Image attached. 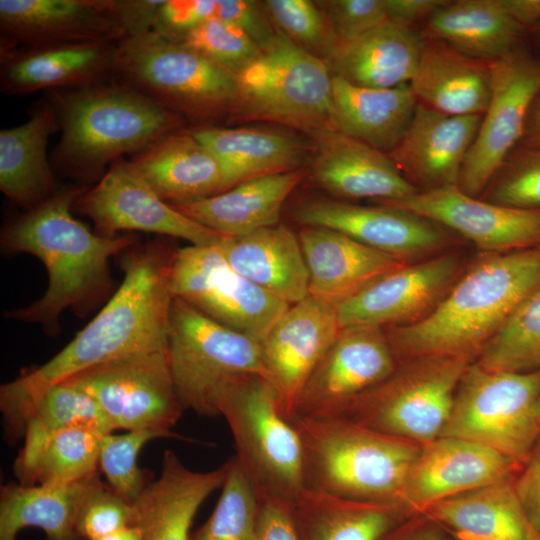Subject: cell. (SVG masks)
<instances>
[{
	"instance_id": "cell-1",
	"label": "cell",
	"mask_w": 540,
	"mask_h": 540,
	"mask_svg": "<svg viewBox=\"0 0 540 540\" xmlns=\"http://www.w3.org/2000/svg\"><path fill=\"white\" fill-rule=\"evenodd\" d=\"M176 249L161 237L118 254L123 280L98 314L50 360L1 385L8 440L23 437L33 404L52 385L104 362L167 348L174 299L169 275Z\"/></svg>"
},
{
	"instance_id": "cell-2",
	"label": "cell",
	"mask_w": 540,
	"mask_h": 540,
	"mask_svg": "<svg viewBox=\"0 0 540 540\" xmlns=\"http://www.w3.org/2000/svg\"><path fill=\"white\" fill-rule=\"evenodd\" d=\"M86 188L61 187L2 228V248L37 257L49 277L41 298L27 307L5 312L6 318L40 324L53 336L61 330L59 319L66 309L84 318L110 298V259L139 239L131 232L99 234L74 218L73 205Z\"/></svg>"
},
{
	"instance_id": "cell-3",
	"label": "cell",
	"mask_w": 540,
	"mask_h": 540,
	"mask_svg": "<svg viewBox=\"0 0 540 540\" xmlns=\"http://www.w3.org/2000/svg\"><path fill=\"white\" fill-rule=\"evenodd\" d=\"M540 285V246L483 253L422 319L383 328L397 362L422 356L477 359Z\"/></svg>"
},
{
	"instance_id": "cell-4",
	"label": "cell",
	"mask_w": 540,
	"mask_h": 540,
	"mask_svg": "<svg viewBox=\"0 0 540 540\" xmlns=\"http://www.w3.org/2000/svg\"><path fill=\"white\" fill-rule=\"evenodd\" d=\"M51 100L62 131L55 165L84 184L98 182L122 155L139 154L182 126L180 114L120 82L68 89Z\"/></svg>"
},
{
	"instance_id": "cell-5",
	"label": "cell",
	"mask_w": 540,
	"mask_h": 540,
	"mask_svg": "<svg viewBox=\"0 0 540 540\" xmlns=\"http://www.w3.org/2000/svg\"><path fill=\"white\" fill-rule=\"evenodd\" d=\"M292 422L302 440L306 488L402 506L422 445L343 416H298Z\"/></svg>"
},
{
	"instance_id": "cell-6",
	"label": "cell",
	"mask_w": 540,
	"mask_h": 540,
	"mask_svg": "<svg viewBox=\"0 0 540 540\" xmlns=\"http://www.w3.org/2000/svg\"><path fill=\"white\" fill-rule=\"evenodd\" d=\"M215 406L231 430L235 458L258 494L292 503L306 488L303 445L282 412L274 384L258 374L236 376L218 391Z\"/></svg>"
},
{
	"instance_id": "cell-7",
	"label": "cell",
	"mask_w": 540,
	"mask_h": 540,
	"mask_svg": "<svg viewBox=\"0 0 540 540\" xmlns=\"http://www.w3.org/2000/svg\"><path fill=\"white\" fill-rule=\"evenodd\" d=\"M232 111L244 119L280 123L313 134L334 130L329 64L279 30L238 76Z\"/></svg>"
},
{
	"instance_id": "cell-8",
	"label": "cell",
	"mask_w": 540,
	"mask_h": 540,
	"mask_svg": "<svg viewBox=\"0 0 540 540\" xmlns=\"http://www.w3.org/2000/svg\"><path fill=\"white\" fill-rule=\"evenodd\" d=\"M167 108L197 118L233 110L238 77L154 31L117 43L114 73Z\"/></svg>"
},
{
	"instance_id": "cell-9",
	"label": "cell",
	"mask_w": 540,
	"mask_h": 540,
	"mask_svg": "<svg viewBox=\"0 0 540 540\" xmlns=\"http://www.w3.org/2000/svg\"><path fill=\"white\" fill-rule=\"evenodd\" d=\"M539 397L540 368L493 371L473 361L458 383L440 436L483 444L523 465L540 436Z\"/></svg>"
},
{
	"instance_id": "cell-10",
	"label": "cell",
	"mask_w": 540,
	"mask_h": 540,
	"mask_svg": "<svg viewBox=\"0 0 540 540\" xmlns=\"http://www.w3.org/2000/svg\"><path fill=\"white\" fill-rule=\"evenodd\" d=\"M471 362L446 356L399 362L391 376L336 416L424 445L441 435L458 383Z\"/></svg>"
},
{
	"instance_id": "cell-11",
	"label": "cell",
	"mask_w": 540,
	"mask_h": 540,
	"mask_svg": "<svg viewBox=\"0 0 540 540\" xmlns=\"http://www.w3.org/2000/svg\"><path fill=\"white\" fill-rule=\"evenodd\" d=\"M167 352L184 409L200 415H217L216 395L232 378L258 374L270 380L257 340L221 325L175 297Z\"/></svg>"
},
{
	"instance_id": "cell-12",
	"label": "cell",
	"mask_w": 540,
	"mask_h": 540,
	"mask_svg": "<svg viewBox=\"0 0 540 540\" xmlns=\"http://www.w3.org/2000/svg\"><path fill=\"white\" fill-rule=\"evenodd\" d=\"M169 285L173 297L259 343L290 307L237 273L220 244L177 248Z\"/></svg>"
},
{
	"instance_id": "cell-13",
	"label": "cell",
	"mask_w": 540,
	"mask_h": 540,
	"mask_svg": "<svg viewBox=\"0 0 540 540\" xmlns=\"http://www.w3.org/2000/svg\"><path fill=\"white\" fill-rule=\"evenodd\" d=\"M65 381L95 400L114 431L172 433L184 410L175 389L167 348L104 362Z\"/></svg>"
},
{
	"instance_id": "cell-14",
	"label": "cell",
	"mask_w": 540,
	"mask_h": 540,
	"mask_svg": "<svg viewBox=\"0 0 540 540\" xmlns=\"http://www.w3.org/2000/svg\"><path fill=\"white\" fill-rule=\"evenodd\" d=\"M491 97L464 160L458 187L483 194L507 156L522 140L530 108L540 94V62L514 50L493 60Z\"/></svg>"
},
{
	"instance_id": "cell-15",
	"label": "cell",
	"mask_w": 540,
	"mask_h": 540,
	"mask_svg": "<svg viewBox=\"0 0 540 540\" xmlns=\"http://www.w3.org/2000/svg\"><path fill=\"white\" fill-rule=\"evenodd\" d=\"M73 211L89 217L99 234L141 231L180 238L190 245L220 244L225 236L163 200L130 161L112 163L101 179L75 200Z\"/></svg>"
},
{
	"instance_id": "cell-16",
	"label": "cell",
	"mask_w": 540,
	"mask_h": 540,
	"mask_svg": "<svg viewBox=\"0 0 540 540\" xmlns=\"http://www.w3.org/2000/svg\"><path fill=\"white\" fill-rule=\"evenodd\" d=\"M468 263L450 249L406 262L375 279L336 308L341 328L414 323L445 297Z\"/></svg>"
},
{
	"instance_id": "cell-17",
	"label": "cell",
	"mask_w": 540,
	"mask_h": 540,
	"mask_svg": "<svg viewBox=\"0 0 540 540\" xmlns=\"http://www.w3.org/2000/svg\"><path fill=\"white\" fill-rule=\"evenodd\" d=\"M302 226L328 228L405 262L450 250L452 231L412 212L380 204L363 206L332 199H312L294 210Z\"/></svg>"
},
{
	"instance_id": "cell-18",
	"label": "cell",
	"mask_w": 540,
	"mask_h": 540,
	"mask_svg": "<svg viewBox=\"0 0 540 540\" xmlns=\"http://www.w3.org/2000/svg\"><path fill=\"white\" fill-rule=\"evenodd\" d=\"M397 365L383 328H343L306 381L293 418L338 415L391 376Z\"/></svg>"
},
{
	"instance_id": "cell-19",
	"label": "cell",
	"mask_w": 540,
	"mask_h": 540,
	"mask_svg": "<svg viewBox=\"0 0 540 540\" xmlns=\"http://www.w3.org/2000/svg\"><path fill=\"white\" fill-rule=\"evenodd\" d=\"M378 203L436 222L469 240L483 253L540 246V210L492 203L464 193L457 185Z\"/></svg>"
},
{
	"instance_id": "cell-20",
	"label": "cell",
	"mask_w": 540,
	"mask_h": 540,
	"mask_svg": "<svg viewBox=\"0 0 540 540\" xmlns=\"http://www.w3.org/2000/svg\"><path fill=\"white\" fill-rule=\"evenodd\" d=\"M522 465L483 444L439 436L421 446L404 487L401 505L422 514L432 505L517 476Z\"/></svg>"
},
{
	"instance_id": "cell-21",
	"label": "cell",
	"mask_w": 540,
	"mask_h": 540,
	"mask_svg": "<svg viewBox=\"0 0 540 540\" xmlns=\"http://www.w3.org/2000/svg\"><path fill=\"white\" fill-rule=\"evenodd\" d=\"M341 330L336 308L308 296L291 305L260 342L265 367L289 420L306 381Z\"/></svg>"
},
{
	"instance_id": "cell-22",
	"label": "cell",
	"mask_w": 540,
	"mask_h": 540,
	"mask_svg": "<svg viewBox=\"0 0 540 540\" xmlns=\"http://www.w3.org/2000/svg\"><path fill=\"white\" fill-rule=\"evenodd\" d=\"M1 57L18 45L118 43L125 30L110 0H0Z\"/></svg>"
},
{
	"instance_id": "cell-23",
	"label": "cell",
	"mask_w": 540,
	"mask_h": 540,
	"mask_svg": "<svg viewBox=\"0 0 540 540\" xmlns=\"http://www.w3.org/2000/svg\"><path fill=\"white\" fill-rule=\"evenodd\" d=\"M482 116H455L417 104L413 118L388 154L419 192L458 185Z\"/></svg>"
},
{
	"instance_id": "cell-24",
	"label": "cell",
	"mask_w": 540,
	"mask_h": 540,
	"mask_svg": "<svg viewBox=\"0 0 540 540\" xmlns=\"http://www.w3.org/2000/svg\"><path fill=\"white\" fill-rule=\"evenodd\" d=\"M316 139L312 177L329 193L382 202L402 200L419 192L388 154L335 130H328Z\"/></svg>"
},
{
	"instance_id": "cell-25",
	"label": "cell",
	"mask_w": 540,
	"mask_h": 540,
	"mask_svg": "<svg viewBox=\"0 0 540 540\" xmlns=\"http://www.w3.org/2000/svg\"><path fill=\"white\" fill-rule=\"evenodd\" d=\"M298 237L309 274V296L334 307L406 263L328 228L302 226Z\"/></svg>"
},
{
	"instance_id": "cell-26",
	"label": "cell",
	"mask_w": 540,
	"mask_h": 540,
	"mask_svg": "<svg viewBox=\"0 0 540 540\" xmlns=\"http://www.w3.org/2000/svg\"><path fill=\"white\" fill-rule=\"evenodd\" d=\"M117 43L73 42L15 50L1 57V86L13 94L102 83L114 73Z\"/></svg>"
},
{
	"instance_id": "cell-27",
	"label": "cell",
	"mask_w": 540,
	"mask_h": 540,
	"mask_svg": "<svg viewBox=\"0 0 540 540\" xmlns=\"http://www.w3.org/2000/svg\"><path fill=\"white\" fill-rule=\"evenodd\" d=\"M228 470L229 460L210 471H194L166 450L159 477L134 503L142 540H189L200 506L222 487Z\"/></svg>"
},
{
	"instance_id": "cell-28",
	"label": "cell",
	"mask_w": 540,
	"mask_h": 540,
	"mask_svg": "<svg viewBox=\"0 0 540 540\" xmlns=\"http://www.w3.org/2000/svg\"><path fill=\"white\" fill-rule=\"evenodd\" d=\"M130 162L153 190L172 205L230 189L223 165L191 130L167 135Z\"/></svg>"
},
{
	"instance_id": "cell-29",
	"label": "cell",
	"mask_w": 540,
	"mask_h": 540,
	"mask_svg": "<svg viewBox=\"0 0 540 540\" xmlns=\"http://www.w3.org/2000/svg\"><path fill=\"white\" fill-rule=\"evenodd\" d=\"M491 82L489 61L466 55L442 41L425 39L409 85L419 103L436 111L483 116L491 97Z\"/></svg>"
},
{
	"instance_id": "cell-30",
	"label": "cell",
	"mask_w": 540,
	"mask_h": 540,
	"mask_svg": "<svg viewBox=\"0 0 540 540\" xmlns=\"http://www.w3.org/2000/svg\"><path fill=\"white\" fill-rule=\"evenodd\" d=\"M230 266L240 275L290 306L309 296V274L299 237L284 225L220 243Z\"/></svg>"
},
{
	"instance_id": "cell-31",
	"label": "cell",
	"mask_w": 540,
	"mask_h": 540,
	"mask_svg": "<svg viewBox=\"0 0 540 540\" xmlns=\"http://www.w3.org/2000/svg\"><path fill=\"white\" fill-rule=\"evenodd\" d=\"M492 483L440 501L422 514L455 540H540L514 486Z\"/></svg>"
},
{
	"instance_id": "cell-32",
	"label": "cell",
	"mask_w": 540,
	"mask_h": 540,
	"mask_svg": "<svg viewBox=\"0 0 540 540\" xmlns=\"http://www.w3.org/2000/svg\"><path fill=\"white\" fill-rule=\"evenodd\" d=\"M418 100L409 84L370 88L332 79L333 129L389 154L407 130Z\"/></svg>"
},
{
	"instance_id": "cell-33",
	"label": "cell",
	"mask_w": 540,
	"mask_h": 540,
	"mask_svg": "<svg viewBox=\"0 0 540 540\" xmlns=\"http://www.w3.org/2000/svg\"><path fill=\"white\" fill-rule=\"evenodd\" d=\"M424 42L412 27L387 20L338 45L328 64L334 76L351 84L392 88L411 82Z\"/></svg>"
},
{
	"instance_id": "cell-34",
	"label": "cell",
	"mask_w": 540,
	"mask_h": 540,
	"mask_svg": "<svg viewBox=\"0 0 540 540\" xmlns=\"http://www.w3.org/2000/svg\"><path fill=\"white\" fill-rule=\"evenodd\" d=\"M302 178L300 169L257 177L219 194L173 206L225 237L242 236L277 225L284 202Z\"/></svg>"
},
{
	"instance_id": "cell-35",
	"label": "cell",
	"mask_w": 540,
	"mask_h": 540,
	"mask_svg": "<svg viewBox=\"0 0 540 540\" xmlns=\"http://www.w3.org/2000/svg\"><path fill=\"white\" fill-rule=\"evenodd\" d=\"M52 103L33 110L25 123L0 132V189L11 202L31 210L52 197L61 187L47 159V144L57 128Z\"/></svg>"
},
{
	"instance_id": "cell-36",
	"label": "cell",
	"mask_w": 540,
	"mask_h": 540,
	"mask_svg": "<svg viewBox=\"0 0 540 540\" xmlns=\"http://www.w3.org/2000/svg\"><path fill=\"white\" fill-rule=\"evenodd\" d=\"M99 471L64 484L22 485L0 490V540H17L24 528L41 529L47 540H83L76 520L87 496L102 484Z\"/></svg>"
},
{
	"instance_id": "cell-37",
	"label": "cell",
	"mask_w": 540,
	"mask_h": 540,
	"mask_svg": "<svg viewBox=\"0 0 540 540\" xmlns=\"http://www.w3.org/2000/svg\"><path fill=\"white\" fill-rule=\"evenodd\" d=\"M291 508L299 540H380L413 516L400 505L352 500L309 488Z\"/></svg>"
},
{
	"instance_id": "cell-38",
	"label": "cell",
	"mask_w": 540,
	"mask_h": 540,
	"mask_svg": "<svg viewBox=\"0 0 540 540\" xmlns=\"http://www.w3.org/2000/svg\"><path fill=\"white\" fill-rule=\"evenodd\" d=\"M193 135L219 159L229 187L257 177L299 170L308 147L297 137L256 127H201Z\"/></svg>"
},
{
	"instance_id": "cell-39",
	"label": "cell",
	"mask_w": 540,
	"mask_h": 540,
	"mask_svg": "<svg viewBox=\"0 0 540 540\" xmlns=\"http://www.w3.org/2000/svg\"><path fill=\"white\" fill-rule=\"evenodd\" d=\"M522 28L499 0H459L449 1L431 15L424 31L426 39L489 61L513 51Z\"/></svg>"
},
{
	"instance_id": "cell-40",
	"label": "cell",
	"mask_w": 540,
	"mask_h": 540,
	"mask_svg": "<svg viewBox=\"0 0 540 540\" xmlns=\"http://www.w3.org/2000/svg\"><path fill=\"white\" fill-rule=\"evenodd\" d=\"M84 427L102 434L114 432L95 400L85 391L63 381L46 389L33 404L23 435L24 444L14 462L21 482L45 441L55 432Z\"/></svg>"
},
{
	"instance_id": "cell-41",
	"label": "cell",
	"mask_w": 540,
	"mask_h": 540,
	"mask_svg": "<svg viewBox=\"0 0 540 540\" xmlns=\"http://www.w3.org/2000/svg\"><path fill=\"white\" fill-rule=\"evenodd\" d=\"M103 435L84 427L66 428L53 433L19 484H64L98 472Z\"/></svg>"
},
{
	"instance_id": "cell-42",
	"label": "cell",
	"mask_w": 540,
	"mask_h": 540,
	"mask_svg": "<svg viewBox=\"0 0 540 540\" xmlns=\"http://www.w3.org/2000/svg\"><path fill=\"white\" fill-rule=\"evenodd\" d=\"M259 513L258 491L234 456L213 512L189 540H257Z\"/></svg>"
},
{
	"instance_id": "cell-43",
	"label": "cell",
	"mask_w": 540,
	"mask_h": 540,
	"mask_svg": "<svg viewBox=\"0 0 540 540\" xmlns=\"http://www.w3.org/2000/svg\"><path fill=\"white\" fill-rule=\"evenodd\" d=\"M475 362L493 371L540 368V285L519 305Z\"/></svg>"
},
{
	"instance_id": "cell-44",
	"label": "cell",
	"mask_w": 540,
	"mask_h": 540,
	"mask_svg": "<svg viewBox=\"0 0 540 540\" xmlns=\"http://www.w3.org/2000/svg\"><path fill=\"white\" fill-rule=\"evenodd\" d=\"M158 438H180L176 433L157 430H133L122 434H105L101 440L99 471L108 486L131 503H135L152 479L149 472L137 464L143 446Z\"/></svg>"
},
{
	"instance_id": "cell-45",
	"label": "cell",
	"mask_w": 540,
	"mask_h": 540,
	"mask_svg": "<svg viewBox=\"0 0 540 540\" xmlns=\"http://www.w3.org/2000/svg\"><path fill=\"white\" fill-rule=\"evenodd\" d=\"M168 39L237 76L262 54V49L244 30L217 18Z\"/></svg>"
},
{
	"instance_id": "cell-46",
	"label": "cell",
	"mask_w": 540,
	"mask_h": 540,
	"mask_svg": "<svg viewBox=\"0 0 540 540\" xmlns=\"http://www.w3.org/2000/svg\"><path fill=\"white\" fill-rule=\"evenodd\" d=\"M263 3L270 19L278 26L277 30L328 63L338 42L326 14L317 2L267 0Z\"/></svg>"
},
{
	"instance_id": "cell-47",
	"label": "cell",
	"mask_w": 540,
	"mask_h": 540,
	"mask_svg": "<svg viewBox=\"0 0 540 540\" xmlns=\"http://www.w3.org/2000/svg\"><path fill=\"white\" fill-rule=\"evenodd\" d=\"M483 195L482 199L492 203L540 210V148H514Z\"/></svg>"
},
{
	"instance_id": "cell-48",
	"label": "cell",
	"mask_w": 540,
	"mask_h": 540,
	"mask_svg": "<svg viewBox=\"0 0 540 540\" xmlns=\"http://www.w3.org/2000/svg\"><path fill=\"white\" fill-rule=\"evenodd\" d=\"M135 522V505L102 483L83 502L76 530L83 540H99Z\"/></svg>"
},
{
	"instance_id": "cell-49",
	"label": "cell",
	"mask_w": 540,
	"mask_h": 540,
	"mask_svg": "<svg viewBox=\"0 0 540 540\" xmlns=\"http://www.w3.org/2000/svg\"><path fill=\"white\" fill-rule=\"evenodd\" d=\"M316 2L326 14L338 45L352 41L388 20L385 0Z\"/></svg>"
},
{
	"instance_id": "cell-50",
	"label": "cell",
	"mask_w": 540,
	"mask_h": 540,
	"mask_svg": "<svg viewBox=\"0 0 540 540\" xmlns=\"http://www.w3.org/2000/svg\"><path fill=\"white\" fill-rule=\"evenodd\" d=\"M218 0H164L152 31L173 38L217 18Z\"/></svg>"
},
{
	"instance_id": "cell-51",
	"label": "cell",
	"mask_w": 540,
	"mask_h": 540,
	"mask_svg": "<svg viewBox=\"0 0 540 540\" xmlns=\"http://www.w3.org/2000/svg\"><path fill=\"white\" fill-rule=\"evenodd\" d=\"M217 19L244 30L263 50L273 40L276 30L264 3L251 0H218Z\"/></svg>"
},
{
	"instance_id": "cell-52",
	"label": "cell",
	"mask_w": 540,
	"mask_h": 540,
	"mask_svg": "<svg viewBox=\"0 0 540 540\" xmlns=\"http://www.w3.org/2000/svg\"><path fill=\"white\" fill-rule=\"evenodd\" d=\"M257 540H299L291 502L271 495H260Z\"/></svg>"
},
{
	"instance_id": "cell-53",
	"label": "cell",
	"mask_w": 540,
	"mask_h": 540,
	"mask_svg": "<svg viewBox=\"0 0 540 540\" xmlns=\"http://www.w3.org/2000/svg\"><path fill=\"white\" fill-rule=\"evenodd\" d=\"M514 486L530 520L540 531V436L515 477Z\"/></svg>"
},
{
	"instance_id": "cell-54",
	"label": "cell",
	"mask_w": 540,
	"mask_h": 540,
	"mask_svg": "<svg viewBox=\"0 0 540 540\" xmlns=\"http://www.w3.org/2000/svg\"><path fill=\"white\" fill-rule=\"evenodd\" d=\"M163 2L164 0H110V5L128 37L151 31Z\"/></svg>"
},
{
	"instance_id": "cell-55",
	"label": "cell",
	"mask_w": 540,
	"mask_h": 540,
	"mask_svg": "<svg viewBox=\"0 0 540 540\" xmlns=\"http://www.w3.org/2000/svg\"><path fill=\"white\" fill-rule=\"evenodd\" d=\"M446 0H385L388 20L411 27L417 21L428 19L445 6Z\"/></svg>"
},
{
	"instance_id": "cell-56",
	"label": "cell",
	"mask_w": 540,
	"mask_h": 540,
	"mask_svg": "<svg viewBox=\"0 0 540 540\" xmlns=\"http://www.w3.org/2000/svg\"><path fill=\"white\" fill-rule=\"evenodd\" d=\"M380 540H448L447 532L424 514H416L393 528Z\"/></svg>"
},
{
	"instance_id": "cell-57",
	"label": "cell",
	"mask_w": 540,
	"mask_h": 540,
	"mask_svg": "<svg viewBox=\"0 0 540 540\" xmlns=\"http://www.w3.org/2000/svg\"><path fill=\"white\" fill-rule=\"evenodd\" d=\"M499 3L521 27L540 22V0H499Z\"/></svg>"
},
{
	"instance_id": "cell-58",
	"label": "cell",
	"mask_w": 540,
	"mask_h": 540,
	"mask_svg": "<svg viewBox=\"0 0 540 540\" xmlns=\"http://www.w3.org/2000/svg\"><path fill=\"white\" fill-rule=\"evenodd\" d=\"M522 145L540 148V94L534 100L528 113Z\"/></svg>"
},
{
	"instance_id": "cell-59",
	"label": "cell",
	"mask_w": 540,
	"mask_h": 540,
	"mask_svg": "<svg viewBox=\"0 0 540 540\" xmlns=\"http://www.w3.org/2000/svg\"><path fill=\"white\" fill-rule=\"evenodd\" d=\"M99 540H142V531L137 525H132Z\"/></svg>"
},
{
	"instance_id": "cell-60",
	"label": "cell",
	"mask_w": 540,
	"mask_h": 540,
	"mask_svg": "<svg viewBox=\"0 0 540 540\" xmlns=\"http://www.w3.org/2000/svg\"><path fill=\"white\" fill-rule=\"evenodd\" d=\"M537 415H538V419H539V422H540V397H539L538 404H537Z\"/></svg>"
}]
</instances>
